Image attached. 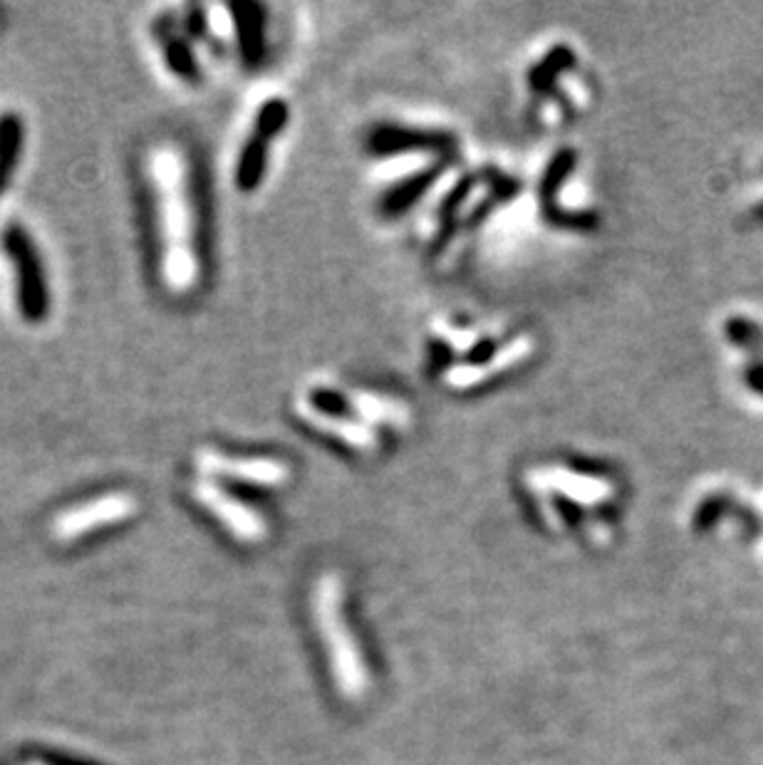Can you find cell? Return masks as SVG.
I'll list each match as a JSON object with an SVG mask.
<instances>
[{
	"mask_svg": "<svg viewBox=\"0 0 763 765\" xmlns=\"http://www.w3.org/2000/svg\"><path fill=\"white\" fill-rule=\"evenodd\" d=\"M149 174L159 214L164 282L172 292H189L198 280L189 169L176 146L162 144L149 156Z\"/></svg>",
	"mask_w": 763,
	"mask_h": 765,
	"instance_id": "obj_1",
	"label": "cell"
},
{
	"mask_svg": "<svg viewBox=\"0 0 763 765\" xmlns=\"http://www.w3.org/2000/svg\"><path fill=\"white\" fill-rule=\"evenodd\" d=\"M312 612H316L320 637L328 644L332 676L340 694L348 699L364 696V691L370 686V674L358 642H354L350 627L342 617V587L334 575H326L318 582L316 597H312Z\"/></svg>",
	"mask_w": 763,
	"mask_h": 765,
	"instance_id": "obj_2",
	"label": "cell"
},
{
	"mask_svg": "<svg viewBox=\"0 0 763 765\" xmlns=\"http://www.w3.org/2000/svg\"><path fill=\"white\" fill-rule=\"evenodd\" d=\"M3 250L13 266L16 278V302L23 320L40 322L48 316V280L43 272V263L33 246V240L20 228H10L3 234Z\"/></svg>",
	"mask_w": 763,
	"mask_h": 765,
	"instance_id": "obj_3",
	"label": "cell"
},
{
	"mask_svg": "<svg viewBox=\"0 0 763 765\" xmlns=\"http://www.w3.org/2000/svg\"><path fill=\"white\" fill-rule=\"evenodd\" d=\"M194 496L204 508L212 510L224 523L236 540L260 542L268 536V523L266 518H260V513L246 506L244 500H236L221 486L212 484V480H198L194 486Z\"/></svg>",
	"mask_w": 763,
	"mask_h": 765,
	"instance_id": "obj_4",
	"label": "cell"
},
{
	"mask_svg": "<svg viewBox=\"0 0 763 765\" xmlns=\"http://www.w3.org/2000/svg\"><path fill=\"white\" fill-rule=\"evenodd\" d=\"M198 466L208 476L238 480V484L248 486L276 488L288 484L290 478V466L278 458H231L224 454H202L198 456Z\"/></svg>",
	"mask_w": 763,
	"mask_h": 765,
	"instance_id": "obj_5",
	"label": "cell"
},
{
	"mask_svg": "<svg viewBox=\"0 0 763 765\" xmlns=\"http://www.w3.org/2000/svg\"><path fill=\"white\" fill-rule=\"evenodd\" d=\"M530 484L536 490H548V494H558L566 500L580 503V506H590L598 503L608 494L602 480L588 478L582 474H575L570 468L560 466H546V468H533L530 471Z\"/></svg>",
	"mask_w": 763,
	"mask_h": 765,
	"instance_id": "obj_6",
	"label": "cell"
},
{
	"mask_svg": "<svg viewBox=\"0 0 763 765\" xmlns=\"http://www.w3.org/2000/svg\"><path fill=\"white\" fill-rule=\"evenodd\" d=\"M533 352V340L530 338H518L511 344H506L504 350L496 352L494 358L484 364H458L452 366V370L446 372L444 382L448 386H454V390H468V386H476L481 382L491 380V376L498 374V372H506L511 366L520 364L524 360L530 358Z\"/></svg>",
	"mask_w": 763,
	"mask_h": 765,
	"instance_id": "obj_7",
	"label": "cell"
},
{
	"mask_svg": "<svg viewBox=\"0 0 763 765\" xmlns=\"http://www.w3.org/2000/svg\"><path fill=\"white\" fill-rule=\"evenodd\" d=\"M298 414L302 422H308L312 428H318L322 434H330L334 438H340L342 444H348L350 448L358 451H370L378 446V436H374L372 428L364 422H354V418H344L328 412L312 402H298Z\"/></svg>",
	"mask_w": 763,
	"mask_h": 765,
	"instance_id": "obj_8",
	"label": "cell"
},
{
	"mask_svg": "<svg viewBox=\"0 0 763 765\" xmlns=\"http://www.w3.org/2000/svg\"><path fill=\"white\" fill-rule=\"evenodd\" d=\"M134 513V500L124 494H112L87 503L72 510L70 516L62 520V530L65 533H82L97 526H107V523H117L122 518H130Z\"/></svg>",
	"mask_w": 763,
	"mask_h": 765,
	"instance_id": "obj_9",
	"label": "cell"
},
{
	"mask_svg": "<svg viewBox=\"0 0 763 765\" xmlns=\"http://www.w3.org/2000/svg\"><path fill=\"white\" fill-rule=\"evenodd\" d=\"M348 404L354 414L364 418V422H380L390 426H404L410 422V412H406L402 404H396L392 400H380V396L374 394L352 392L348 396Z\"/></svg>",
	"mask_w": 763,
	"mask_h": 765,
	"instance_id": "obj_10",
	"label": "cell"
},
{
	"mask_svg": "<svg viewBox=\"0 0 763 765\" xmlns=\"http://www.w3.org/2000/svg\"><path fill=\"white\" fill-rule=\"evenodd\" d=\"M20 146H23V122L18 114H0V194L8 188L10 176L16 172Z\"/></svg>",
	"mask_w": 763,
	"mask_h": 765,
	"instance_id": "obj_11",
	"label": "cell"
},
{
	"mask_svg": "<svg viewBox=\"0 0 763 765\" xmlns=\"http://www.w3.org/2000/svg\"><path fill=\"white\" fill-rule=\"evenodd\" d=\"M726 340L734 348L751 354V360H763V324L746 316H731L724 324Z\"/></svg>",
	"mask_w": 763,
	"mask_h": 765,
	"instance_id": "obj_12",
	"label": "cell"
},
{
	"mask_svg": "<svg viewBox=\"0 0 763 765\" xmlns=\"http://www.w3.org/2000/svg\"><path fill=\"white\" fill-rule=\"evenodd\" d=\"M744 384L763 400V360H751L744 370Z\"/></svg>",
	"mask_w": 763,
	"mask_h": 765,
	"instance_id": "obj_13",
	"label": "cell"
},
{
	"mask_svg": "<svg viewBox=\"0 0 763 765\" xmlns=\"http://www.w3.org/2000/svg\"><path fill=\"white\" fill-rule=\"evenodd\" d=\"M216 18H212V28L218 38L228 40L234 33V25H231V18H228V10L226 8H212Z\"/></svg>",
	"mask_w": 763,
	"mask_h": 765,
	"instance_id": "obj_14",
	"label": "cell"
},
{
	"mask_svg": "<svg viewBox=\"0 0 763 765\" xmlns=\"http://www.w3.org/2000/svg\"><path fill=\"white\" fill-rule=\"evenodd\" d=\"M751 214H754L756 216V221H763V204H759L756 208H754V211H751Z\"/></svg>",
	"mask_w": 763,
	"mask_h": 765,
	"instance_id": "obj_15",
	"label": "cell"
}]
</instances>
